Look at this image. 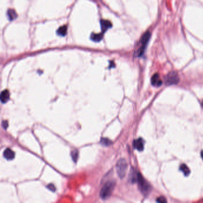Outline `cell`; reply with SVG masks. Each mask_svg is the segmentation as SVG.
<instances>
[{
	"instance_id": "10",
	"label": "cell",
	"mask_w": 203,
	"mask_h": 203,
	"mask_svg": "<svg viewBox=\"0 0 203 203\" xmlns=\"http://www.w3.org/2000/svg\"><path fill=\"white\" fill-rule=\"evenodd\" d=\"M10 99V93L7 90H4L1 94V101L3 103H6Z\"/></svg>"
},
{
	"instance_id": "9",
	"label": "cell",
	"mask_w": 203,
	"mask_h": 203,
	"mask_svg": "<svg viewBox=\"0 0 203 203\" xmlns=\"http://www.w3.org/2000/svg\"><path fill=\"white\" fill-rule=\"evenodd\" d=\"M101 27L103 32L107 31L108 29L111 28L112 24L110 21L108 20H101Z\"/></svg>"
},
{
	"instance_id": "12",
	"label": "cell",
	"mask_w": 203,
	"mask_h": 203,
	"mask_svg": "<svg viewBox=\"0 0 203 203\" xmlns=\"http://www.w3.org/2000/svg\"><path fill=\"white\" fill-rule=\"evenodd\" d=\"M103 35L102 33H92L91 35V39L94 42H100L103 39Z\"/></svg>"
},
{
	"instance_id": "21",
	"label": "cell",
	"mask_w": 203,
	"mask_h": 203,
	"mask_svg": "<svg viewBox=\"0 0 203 203\" xmlns=\"http://www.w3.org/2000/svg\"><path fill=\"white\" fill-rule=\"evenodd\" d=\"M202 106H203V105H202Z\"/></svg>"
},
{
	"instance_id": "16",
	"label": "cell",
	"mask_w": 203,
	"mask_h": 203,
	"mask_svg": "<svg viewBox=\"0 0 203 203\" xmlns=\"http://www.w3.org/2000/svg\"><path fill=\"white\" fill-rule=\"evenodd\" d=\"M71 156H72V158L74 162H76L77 160H78V157H79L78 151L77 150H74V151H72V153H71Z\"/></svg>"
},
{
	"instance_id": "14",
	"label": "cell",
	"mask_w": 203,
	"mask_h": 203,
	"mask_svg": "<svg viewBox=\"0 0 203 203\" xmlns=\"http://www.w3.org/2000/svg\"><path fill=\"white\" fill-rule=\"evenodd\" d=\"M17 15L16 12L13 9H9L7 11V17L9 20H13L16 19Z\"/></svg>"
},
{
	"instance_id": "7",
	"label": "cell",
	"mask_w": 203,
	"mask_h": 203,
	"mask_svg": "<svg viewBox=\"0 0 203 203\" xmlns=\"http://www.w3.org/2000/svg\"><path fill=\"white\" fill-rule=\"evenodd\" d=\"M151 82L152 85L156 87L160 86L162 85V84H163V82H162V80L160 79V76L158 73L154 74L152 76L151 79Z\"/></svg>"
},
{
	"instance_id": "20",
	"label": "cell",
	"mask_w": 203,
	"mask_h": 203,
	"mask_svg": "<svg viewBox=\"0 0 203 203\" xmlns=\"http://www.w3.org/2000/svg\"><path fill=\"white\" fill-rule=\"evenodd\" d=\"M201 158L202 159V160H203V150L201 151Z\"/></svg>"
},
{
	"instance_id": "5",
	"label": "cell",
	"mask_w": 203,
	"mask_h": 203,
	"mask_svg": "<svg viewBox=\"0 0 203 203\" xmlns=\"http://www.w3.org/2000/svg\"><path fill=\"white\" fill-rule=\"evenodd\" d=\"M165 81L167 85H176L179 82L178 74L175 72H169L165 78Z\"/></svg>"
},
{
	"instance_id": "11",
	"label": "cell",
	"mask_w": 203,
	"mask_h": 203,
	"mask_svg": "<svg viewBox=\"0 0 203 203\" xmlns=\"http://www.w3.org/2000/svg\"><path fill=\"white\" fill-rule=\"evenodd\" d=\"M67 26L64 25L60 27L57 31V33L60 36H64L67 34Z\"/></svg>"
},
{
	"instance_id": "4",
	"label": "cell",
	"mask_w": 203,
	"mask_h": 203,
	"mask_svg": "<svg viewBox=\"0 0 203 203\" xmlns=\"http://www.w3.org/2000/svg\"><path fill=\"white\" fill-rule=\"evenodd\" d=\"M127 167V165L125 159H120L118 161L116 165V169L119 177L120 178H123L125 177Z\"/></svg>"
},
{
	"instance_id": "17",
	"label": "cell",
	"mask_w": 203,
	"mask_h": 203,
	"mask_svg": "<svg viewBox=\"0 0 203 203\" xmlns=\"http://www.w3.org/2000/svg\"><path fill=\"white\" fill-rule=\"evenodd\" d=\"M157 201L159 202H166L167 200L165 197H160L157 199Z\"/></svg>"
},
{
	"instance_id": "13",
	"label": "cell",
	"mask_w": 203,
	"mask_h": 203,
	"mask_svg": "<svg viewBox=\"0 0 203 203\" xmlns=\"http://www.w3.org/2000/svg\"><path fill=\"white\" fill-rule=\"evenodd\" d=\"M180 170L182 172V173H184V174L185 176H188L190 174V170H189V167L185 165V164H182L180 166Z\"/></svg>"
},
{
	"instance_id": "2",
	"label": "cell",
	"mask_w": 203,
	"mask_h": 203,
	"mask_svg": "<svg viewBox=\"0 0 203 203\" xmlns=\"http://www.w3.org/2000/svg\"><path fill=\"white\" fill-rule=\"evenodd\" d=\"M151 38V33L150 32H146L142 36L141 39V45L140 46L139 48L138 49L137 51L135 54L137 57H141L143 56V54L144 53V51L146 49L147 45H148V43L150 40Z\"/></svg>"
},
{
	"instance_id": "6",
	"label": "cell",
	"mask_w": 203,
	"mask_h": 203,
	"mask_svg": "<svg viewBox=\"0 0 203 203\" xmlns=\"http://www.w3.org/2000/svg\"><path fill=\"white\" fill-rule=\"evenodd\" d=\"M144 141L142 138H138L135 139L133 142V147L135 149L139 151H142L144 150Z\"/></svg>"
},
{
	"instance_id": "15",
	"label": "cell",
	"mask_w": 203,
	"mask_h": 203,
	"mask_svg": "<svg viewBox=\"0 0 203 203\" xmlns=\"http://www.w3.org/2000/svg\"><path fill=\"white\" fill-rule=\"evenodd\" d=\"M100 143L103 145L106 146V147L110 146L112 144L111 141L110 139H109L108 138H101V139L100 141Z\"/></svg>"
},
{
	"instance_id": "3",
	"label": "cell",
	"mask_w": 203,
	"mask_h": 203,
	"mask_svg": "<svg viewBox=\"0 0 203 203\" xmlns=\"http://www.w3.org/2000/svg\"><path fill=\"white\" fill-rule=\"evenodd\" d=\"M137 182L138 184V187L142 193H143L145 195L150 192V185H149V184L140 173L138 174Z\"/></svg>"
},
{
	"instance_id": "1",
	"label": "cell",
	"mask_w": 203,
	"mask_h": 203,
	"mask_svg": "<svg viewBox=\"0 0 203 203\" xmlns=\"http://www.w3.org/2000/svg\"><path fill=\"white\" fill-rule=\"evenodd\" d=\"M115 186V182L113 180L108 181L104 185L100 191V197L103 200H106L112 194Z\"/></svg>"
},
{
	"instance_id": "18",
	"label": "cell",
	"mask_w": 203,
	"mask_h": 203,
	"mask_svg": "<svg viewBox=\"0 0 203 203\" xmlns=\"http://www.w3.org/2000/svg\"><path fill=\"white\" fill-rule=\"evenodd\" d=\"M46 187L50 189V190L51 191H56V187H55V186L53 184H49Z\"/></svg>"
},
{
	"instance_id": "19",
	"label": "cell",
	"mask_w": 203,
	"mask_h": 203,
	"mask_svg": "<svg viewBox=\"0 0 203 203\" xmlns=\"http://www.w3.org/2000/svg\"><path fill=\"white\" fill-rule=\"evenodd\" d=\"M9 126V124H8V122H7V121H3V123H2V126L4 128V129H7V128Z\"/></svg>"
},
{
	"instance_id": "8",
	"label": "cell",
	"mask_w": 203,
	"mask_h": 203,
	"mask_svg": "<svg viewBox=\"0 0 203 203\" xmlns=\"http://www.w3.org/2000/svg\"><path fill=\"white\" fill-rule=\"evenodd\" d=\"M5 159L8 160H12L15 157V153L10 148H6L3 153Z\"/></svg>"
}]
</instances>
